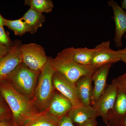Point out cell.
<instances>
[{
  "instance_id": "obj_1",
  "label": "cell",
  "mask_w": 126,
  "mask_h": 126,
  "mask_svg": "<svg viewBox=\"0 0 126 126\" xmlns=\"http://www.w3.org/2000/svg\"><path fill=\"white\" fill-rule=\"evenodd\" d=\"M0 93L11 110L14 124L23 126L39 112L33 101L18 92L7 80L0 82Z\"/></svg>"
},
{
  "instance_id": "obj_2",
  "label": "cell",
  "mask_w": 126,
  "mask_h": 126,
  "mask_svg": "<svg viewBox=\"0 0 126 126\" xmlns=\"http://www.w3.org/2000/svg\"><path fill=\"white\" fill-rule=\"evenodd\" d=\"M74 49L71 47L63 50L52 59V63L55 71L75 84L83 76L92 77L97 69L91 65H81L77 63L74 59Z\"/></svg>"
},
{
  "instance_id": "obj_3",
  "label": "cell",
  "mask_w": 126,
  "mask_h": 126,
  "mask_svg": "<svg viewBox=\"0 0 126 126\" xmlns=\"http://www.w3.org/2000/svg\"><path fill=\"white\" fill-rule=\"evenodd\" d=\"M52 59L48 57L47 63L40 70L32 100L39 112L48 109L55 92L52 79L55 70L52 65Z\"/></svg>"
},
{
  "instance_id": "obj_4",
  "label": "cell",
  "mask_w": 126,
  "mask_h": 126,
  "mask_svg": "<svg viewBox=\"0 0 126 126\" xmlns=\"http://www.w3.org/2000/svg\"><path fill=\"white\" fill-rule=\"evenodd\" d=\"M40 72L32 70L21 63L6 80L18 92L32 101Z\"/></svg>"
},
{
  "instance_id": "obj_5",
  "label": "cell",
  "mask_w": 126,
  "mask_h": 126,
  "mask_svg": "<svg viewBox=\"0 0 126 126\" xmlns=\"http://www.w3.org/2000/svg\"><path fill=\"white\" fill-rule=\"evenodd\" d=\"M22 62L28 68L35 71H40L48 61L44 49L35 43L20 45Z\"/></svg>"
},
{
  "instance_id": "obj_6",
  "label": "cell",
  "mask_w": 126,
  "mask_h": 126,
  "mask_svg": "<svg viewBox=\"0 0 126 126\" xmlns=\"http://www.w3.org/2000/svg\"><path fill=\"white\" fill-rule=\"evenodd\" d=\"M118 87L114 79L108 84L104 92L93 107L98 116H101L105 123L112 111L118 92Z\"/></svg>"
},
{
  "instance_id": "obj_7",
  "label": "cell",
  "mask_w": 126,
  "mask_h": 126,
  "mask_svg": "<svg viewBox=\"0 0 126 126\" xmlns=\"http://www.w3.org/2000/svg\"><path fill=\"white\" fill-rule=\"evenodd\" d=\"M110 41H107L99 44L94 48L95 51L90 65L98 69L108 64L113 63L121 61L123 50H113L110 48Z\"/></svg>"
},
{
  "instance_id": "obj_8",
  "label": "cell",
  "mask_w": 126,
  "mask_h": 126,
  "mask_svg": "<svg viewBox=\"0 0 126 126\" xmlns=\"http://www.w3.org/2000/svg\"><path fill=\"white\" fill-rule=\"evenodd\" d=\"M52 80L55 89L70 100L73 108L82 105L79 99L75 83L56 71L54 74Z\"/></svg>"
},
{
  "instance_id": "obj_9",
  "label": "cell",
  "mask_w": 126,
  "mask_h": 126,
  "mask_svg": "<svg viewBox=\"0 0 126 126\" xmlns=\"http://www.w3.org/2000/svg\"><path fill=\"white\" fill-rule=\"evenodd\" d=\"M19 43L11 47L8 53L0 60V82L7 77L22 62Z\"/></svg>"
},
{
  "instance_id": "obj_10",
  "label": "cell",
  "mask_w": 126,
  "mask_h": 126,
  "mask_svg": "<svg viewBox=\"0 0 126 126\" xmlns=\"http://www.w3.org/2000/svg\"><path fill=\"white\" fill-rule=\"evenodd\" d=\"M108 6L113 11V19L115 24V34L114 40L115 46L117 48L123 46L122 39L126 33V13L117 2L113 0L108 1Z\"/></svg>"
},
{
  "instance_id": "obj_11",
  "label": "cell",
  "mask_w": 126,
  "mask_h": 126,
  "mask_svg": "<svg viewBox=\"0 0 126 126\" xmlns=\"http://www.w3.org/2000/svg\"><path fill=\"white\" fill-rule=\"evenodd\" d=\"M112 64H108L96 70L92 76L94 86L93 87L91 105L94 106L97 101L107 87V79Z\"/></svg>"
},
{
  "instance_id": "obj_12",
  "label": "cell",
  "mask_w": 126,
  "mask_h": 126,
  "mask_svg": "<svg viewBox=\"0 0 126 126\" xmlns=\"http://www.w3.org/2000/svg\"><path fill=\"white\" fill-rule=\"evenodd\" d=\"M118 90L114 107L106 124L110 126H116L126 115V90L114 79Z\"/></svg>"
},
{
  "instance_id": "obj_13",
  "label": "cell",
  "mask_w": 126,
  "mask_h": 126,
  "mask_svg": "<svg viewBox=\"0 0 126 126\" xmlns=\"http://www.w3.org/2000/svg\"><path fill=\"white\" fill-rule=\"evenodd\" d=\"M73 108L69 99L59 92H55L47 110L50 114L60 119L67 115Z\"/></svg>"
},
{
  "instance_id": "obj_14",
  "label": "cell",
  "mask_w": 126,
  "mask_h": 126,
  "mask_svg": "<svg viewBox=\"0 0 126 126\" xmlns=\"http://www.w3.org/2000/svg\"><path fill=\"white\" fill-rule=\"evenodd\" d=\"M68 115L73 123L79 126L90 119H96L98 116L95 109L93 106L82 105L77 107L73 108Z\"/></svg>"
},
{
  "instance_id": "obj_15",
  "label": "cell",
  "mask_w": 126,
  "mask_h": 126,
  "mask_svg": "<svg viewBox=\"0 0 126 126\" xmlns=\"http://www.w3.org/2000/svg\"><path fill=\"white\" fill-rule=\"evenodd\" d=\"M93 82L92 77L85 76L80 78L75 83L79 99L82 105H91Z\"/></svg>"
},
{
  "instance_id": "obj_16",
  "label": "cell",
  "mask_w": 126,
  "mask_h": 126,
  "mask_svg": "<svg viewBox=\"0 0 126 126\" xmlns=\"http://www.w3.org/2000/svg\"><path fill=\"white\" fill-rule=\"evenodd\" d=\"M21 18L26 24L28 32L31 34L36 33L45 20V16L43 14L30 8Z\"/></svg>"
},
{
  "instance_id": "obj_17",
  "label": "cell",
  "mask_w": 126,
  "mask_h": 126,
  "mask_svg": "<svg viewBox=\"0 0 126 126\" xmlns=\"http://www.w3.org/2000/svg\"><path fill=\"white\" fill-rule=\"evenodd\" d=\"M59 119L50 114L47 110L38 113L23 126H57Z\"/></svg>"
},
{
  "instance_id": "obj_18",
  "label": "cell",
  "mask_w": 126,
  "mask_h": 126,
  "mask_svg": "<svg viewBox=\"0 0 126 126\" xmlns=\"http://www.w3.org/2000/svg\"><path fill=\"white\" fill-rule=\"evenodd\" d=\"M94 51V48L93 49L89 48L87 47L75 48L74 59L77 63L81 65H90Z\"/></svg>"
},
{
  "instance_id": "obj_19",
  "label": "cell",
  "mask_w": 126,
  "mask_h": 126,
  "mask_svg": "<svg viewBox=\"0 0 126 126\" xmlns=\"http://www.w3.org/2000/svg\"><path fill=\"white\" fill-rule=\"evenodd\" d=\"M25 4L41 14L49 13L53 8V1L51 0H29L25 1Z\"/></svg>"
},
{
  "instance_id": "obj_20",
  "label": "cell",
  "mask_w": 126,
  "mask_h": 126,
  "mask_svg": "<svg viewBox=\"0 0 126 126\" xmlns=\"http://www.w3.org/2000/svg\"><path fill=\"white\" fill-rule=\"evenodd\" d=\"M5 26L14 32L16 35L22 36L28 32L26 24L22 18L15 20H10L6 19Z\"/></svg>"
},
{
  "instance_id": "obj_21",
  "label": "cell",
  "mask_w": 126,
  "mask_h": 126,
  "mask_svg": "<svg viewBox=\"0 0 126 126\" xmlns=\"http://www.w3.org/2000/svg\"><path fill=\"white\" fill-rule=\"evenodd\" d=\"M10 44L11 41L3 26H0V45L10 46Z\"/></svg>"
},
{
  "instance_id": "obj_22",
  "label": "cell",
  "mask_w": 126,
  "mask_h": 126,
  "mask_svg": "<svg viewBox=\"0 0 126 126\" xmlns=\"http://www.w3.org/2000/svg\"><path fill=\"white\" fill-rule=\"evenodd\" d=\"M57 126H75L68 114L60 118Z\"/></svg>"
},
{
  "instance_id": "obj_23",
  "label": "cell",
  "mask_w": 126,
  "mask_h": 126,
  "mask_svg": "<svg viewBox=\"0 0 126 126\" xmlns=\"http://www.w3.org/2000/svg\"><path fill=\"white\" fill-rule=\"evenodd\" d=\"M9 115V111L8 109L2 103L0 102V121H3L7 118Z\"/></svg>"
},
{
  "instance_id": "obj_24",
  "label": "cell",
  "mask_w": 126,
  "mask_h": 126,
  "mask_svg": "<svg viewBox=\"0 0 126 126\" xmlns=\"http://www.w3.org/2000/svg\"><path fill=\"white\" fill-rule=\"evenodd\" d=\"M11 47L0 45V60L7 54L10 49Z\"/></svg>"
},
{
  "instance_id": "obj_25",
  "label": "cell",
  "mask_w": 126,
  "mask_h": 126,
  "mask_svg": "<svg viewBox=\"0 0 126 126\" xmlns=\"http://www.w3.org/2000/svg\"><path fill=\"white\" fill-rule=\"evenodd\" d=\"M115 79L126 90V73Z\"/></svg>"
},
{
  "instance_id": "obj_26",
  "label": "cell",
  "mask_w": 126,
  "mask_h": 126,
  "mask_svg": "<svg viewBox=\"0 0 126 126\" xmlns=\"http://www.w3.org/2000/svg\"><path fill=\"white\" fill-rule=\"evenodd\" d=\"M97 122L96 119H92L88 120L84 124L79 126H97Z\"/></svg>"
},
{
  "instance_id": "obj_27",
  "label": "cell",
  "mask_w": 126,
  "mask_h": 126,
  "mask_svg": "<svg viewBox=\"0 0 126 126\" xmlns=\"http://www.w3.org/2000/svg\"><path fill=\"white\" fill-rule=\"evenodd\" d=\"M122 50L123 52L121 56V61L124 62L126 64V47Z\"/></svg>"
},
{
  "instance_id": "obj_28",
  "label": "cell",
  "mask_w": 126,
  "mask_h": 126,
  "mask_svg": "<svg viewBox=\"0 0 126 126\" xmlns=\"http://www.w3.org/2000/svg\"><path fill=\"white\" fill-rule=\"evenodd\" d=\"M116 126H126V115Z\"/></svg>"
},
{
  "instance_id": "obj_29",
  "label": "cell",
  "mask_w": 126,
  "mask_h": 126,
  "mask_svg": "<svg viewBox=\"0 0 126 126\" xmlns=\"http://www.w3.org/2000/svg\"><path fill=\"white\" fill-rule=\"evenodd\" d=\"M0 126H14L5 120L0 121Z\"/></svg>"
},
{
  "instance_id": "obj_30",
  "label": "cell",
  "mask_w": 126,
  "mask_h": 126,
  "mask_svg": "<svg viewBox=\"0 0 126 126\" xmlns=\"http://www.w3.org/2000/svg\"><path fill=\"white\" fill-rule=\"evenodd\" d=\"M5 20L6 19L3 18L0 14V26H5Z\"/></svg>"
},
{
  "instance_id": "obj_31",
  "label": "cell",
  "mask_w": 126,
  "mask_h": 126,
  "mask_svg": "<svg viewBox=\"0 0 126 126\" xmlns=\"http://www.w3.org/2000/svg\"><path fill=\"white\" fill-rule=\"evenodd\" d=\"M122 9L126 10V0H123L121 2Z\"/></svg>"
},
{
  "instance_id": "obj_32",
  "label": "cell",
  "mask_w": 126,
  "mask_h": 126,
  "mask_svg": "<svg viewBox=\"0 0 126 126\" xmlns=\"http://www.w3.org/2000/svg\"><path fill=\"white\" fill-rule=\"evenodd\" d=\"M3 97H2L1 94L0 93V102H2V101H3Z\"/></svg>"
},
{
  "instance_id": "obj_33",
  "label": "cell",
  "mask_w": 126,
  "mask_h": 126,
  "mask_svg": "<svg viewBox=\"0 0 126 126\" xmlns=\"http://www.w3.org/2000/svg\"><path fill=\"white\" fill-rule=\"evenodd\" d=\"M14 126H18V125H16V124H14Z\"/></svg>"
},
{
  "instance_id": "obj_34",
  "label": "cell",
  "mask_w": 126,
  "mask_h": 126,
  "mask_svg": "<svg viewBox=\"0 0 126 126\" xmlns=\"http://www.w3.org/2000/svg\"><path fill=\"white\" fill-rule=\"evenodd\" d=\"M106 125H107V126H110L108 124H106Z\"/></svg>"
},
{
  "instance_id": "obj_35",
  "label": "cell",
  "mask_w": 126,
  "mask_h": 126,
  "mask_svg": "<svg viewBox=\"0 0 126 126\" xmlns=\"http://www.w3.org/2000/svg\"><path fill=\"white\" fill-rule=\"evenodd\" d=\"M124 37H125V38L126 39V34L124 35Z\"/></svg>"
}]
</instances>
